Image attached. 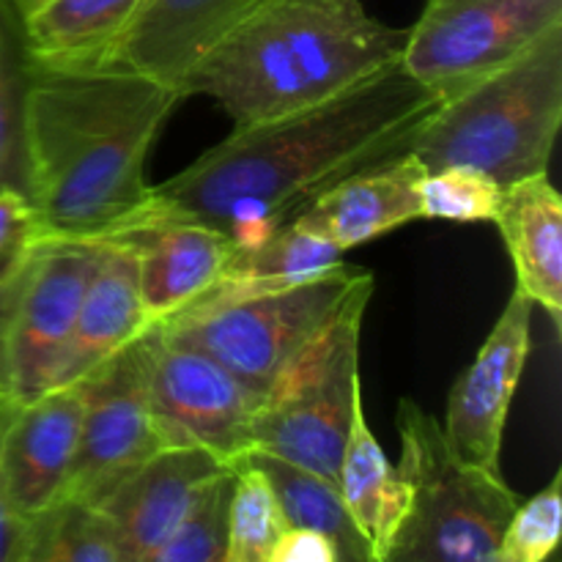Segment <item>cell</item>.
Instances as JSON below:
<instances>
[{
    "instance_id": "6da1fadb",
    "label": "cell",
    "mask_w": 562,
    "mask_h": 562,
    "mask_svg": "<svg viewBox=\"0 0 562 562\" xmlns=\"http://www.w3.org/2000/svg\"><path fill=\"white\" fill-rule=\"evenodd\" d=\"M437 104V93L398 64L327 102L234 126L181 173L151 187V203L250 250L340 179L406 151Z\"/></svg>"
},
{
    "instance_id": "7a4b0ae2",
    "label": "cell",
    "mask_w": 562,
    "mask_h": 562,
    "mask_svg": "<svg viewBox=\"0 0 562 562\" xmlns=\"http://www.w3.org/2000/svg\"><path fill=\"white\" fill-rule=\"evenodd\" d=\"M181 99L121 66H31L22 151L42 239L102 241L148 206L146 159Z\"/></svg>"
},
{
    "instance_id": "3957f363",
    "label": "cell",
    "mask_w": 562,
    "mask_h": 562,
    "mask_svg": "<svg viewBox=\"0 0 562 562\" xmlns=\"http://www.w3.org/2000/svg\"><path fill=\"white\" fill-rule=\"evenodd\" d=\"M404 27L362 0H267L184 77L181 93L212 97L234 126L327 102L401 64Z\"/></svg>"
},
{
    "instance_id": "277c9868",
    "label": "cell",
    "mask_w": 562,
    "mask_h": 562,
    "mask_svg": "<svg viewBox=\"0 0 562 562\" xmlns=\"http://www.w3.org/2000/svg\"><path fill=\"white\" fill-rule=\"evenodd\" d=\"M562 124V25L445 99L409 143L426 170H481L499 187L547 173Z\"/></svg>"
},
{
    "instance_id": "5b68a950",
    "label": "cell",
    "mask_w": 562,
    "mask_h": 562,
    "mask_svg": "<svg viewBox=\"0 0 562 562\" xmlns=\"http://www.w3.org/2000/svg\"><path fill=\"white\" fill-rule=\"evenodd\" d=\"M398 437L409 510L382 562H497L499 538L519 505L503 472L461 461L442 423L409 398L398 404Z\"/></svg>"
},
{
    "instance_id": "8992f818",
    "label": "cell",
    "mask_w": 562,
    "mask_h": 562,
    "mask_svg": "<svg viewBox=\"0 0 562 562\" xmlns=\"http://www.w3.org/2000/svg\"><path fill=\"white\" fill-rule=\"evenodd\" d=\"M368 280H373L368 269L344 261L322 278L278 294L201 300L159 327L217 360L263 404Z\"/></svg>"
},
{
    "instance_id": "52a82bcc",
    "label": "cell",
    "mask_w": 562,
    "mask_h": 562,
    "mask_svg": "<svg viewBox=\"0 0 562 562\" xmlns=\"http://www.w3.org/2000/svg\"><path fill=\"white\" fill-rule=\"evenodd\" d=\"M371 294L368 280L267 395L252 426V453L274 456L338 486L351 417L362 404L360 335Z\"/></svg>"
},
{
    "instance_id": "ba28073f",
    "label": "cell",
    "mask_w": 562,
    "mask_h": 562,
    "mask_svg": "<svg viewBox=\"0 0 562 562\" xmlns=\"http://www.w3.org/2000/svg\"><path fill=\"white\" fill-rule=\"evenodd\" d=\"M102 241L42 239L16 274L0 333V415L55 387Z\"/></svg>"
},
{
    "instance_id": "9c48e42d",
    "label": "cell",
    "mask_w": 562,
    "mask_h": 562,
    "mask_svg": "<svg viewBox=\"0 0 562 562\" xmlns=\"http://www.w3.org/2000/svg\"><path fill=\"white\" fill-rule=\"evenodd\" d=\"M562 25V0H426L406 31L401 66L439 102L541 42Z\"/></svg>"
},
{
    "instance_id": "30bf717a",
    "label": "cell",
    "mask_w": 562,
    "mask_h": 562,
    "mask_svg": "<svg viewBox=\"0 0 562 562\" xmlns=\"http://www.w3.org/2000/svg\"><path fill=\"white\" fill-rule=\"evenodd\" d=\"M148 401L170 448H203L234 470L252 453L261 398L159 324L137 338Z\"/></svg>"
},
{
    "instance_id": "8fae6325",
    "label": "cell",
    "mask_w": 562,
    "mask_h": 562,
    "mask_svg": "<svg viewBox=\"0 0 562 562\" xmlns=\"http://www.w3.org/2000/svg\"><path fill=\"white\" fill-rule=\"evenodd\" d=\"M88 398L64 499L99 505L121 481L170 448L148 401L137 340L86 376Z\"/></svg>"
},
{
    "instance_id": "7c38bea8",
    "label": "cell",
    "mask_w": 562,
    "mask_h": 562,
    "mask_svg": "<svg viewBox=\"0 0 562 562\" xmlns=\"http://www.w3.org/2000/svg\"><path fill=\"white\" fill-rule=\"evenodd\" d=\"M102 241H121L135 250L140 302L151 327L217 289L236 252L234 241L217 228L151 201Z\"/></svg>"
},
{
    "instance_id": "4fadbf2b",
    "label": "cell",
    "mask_w": 562,
    "mask_h": 562,
    "mask_svg": "<svg viewBox=\"0 0 562 562\" xmlns=\"http://www.w3.org/2000/svg\"><path fill=\"white\" fill-rule=\"evenodd\" d=\"M532 302L514 291L472 366L453 382L442 434L467 464L499 472L505 420L530 355Z\"/></svg>"
},
{
    "instance_id": "5bb4252c",
    "label": "cell",
    "mask_w": 562,
    "mask_h": 562,
    "mask_svg": "<svg viewBox=\"0 0 562 562\" xmlns=\"http://www.w3.org/2000/svg\"><path fill=\"white\" fill-rule=\"evenodd\" d=\"M86 379L0 415V492L31 521L64 499L86 412Z\"/></svg>"
},
{
    "instance_id": "9a60e30c",
    "label": "cell",
    "mask_w": 562,
    "mask_h": 562,
    "mask_svg": "<svg viewBox=\"0 0 562 562\" xmlns=\"http://www.w3.org/2000/svg\"><path fill=\"white\" fill-rule=\"evenodd\" d=\"M261 3L267 0H140L97 64L140 71L181 93V82L203 55Z\"/></svg>"
},
{
    "instance_id": "2e32d148",
    "label": "cell",
    "mask_w": 562,
    "mask_h": 562,
    "mask_svg": "<svg viewBox=\"0 0 562 562\" xmlns=\"http://www.w3.org/2000/svg\"><path fill=\"white\" fill-rule=\"evenodd\" d=\"M231 470L203 448H173L121 481L93 508L104 516L115 560L148 562L181 525L209 481Z\"/></svg>"
},
{
    "instance_id": "e0dca14e",
    "label": "cell",
    "mask_w": 562,
    "mask_h": 562,
    "mask_svg": "<svg viewBox=\"0 0 562 562\" xmlns=\"http://www.w3.org/2000/svg\"><path fill=\"white\" fill-rule=\"evenodd\" d=\"M148 327L151 324L140 302L135 250L121 241H102V256L58 362L55 387H66L91 376L110 357L140 338Z\"/></svg>"
},
{
    "instance_id": "ac0fdd59",
    "label": "cell",
    "mask_w": 562,
    "mask_h": 562,
    "mask_svg": "<svg viewBox=\"0 0 562 562\" xmlns=\"http://www.w3.org/2000/svg\"><path fill=\"white\" fill-rule=\"evenodd\" d=\"M426 173L420 159L406 148L340 179L307 209V214L346 252L423 220L420 184Z\"/></svg>"
},
{
    "instance_id": "d6986e66",
    "label": "cell",
    "mask_w": 562,
    "mask_h": 562,
    "mask_svg": "<svg viewBox=\"0 0 562 562\" xmlns=\"http://www.w3.org/2000/svg\"><path fill=\"white\" fill-rule=\"evenodd\" d=\"M494 225L516 272V291L562 324V198L547 173L505 187Z\"/></svg>"
},
{
    "instance_id": "ffe728a7",
    "label": "cell",
    "mask_w": 562,
    "mask_h": 562,
    "mask_svg": "<svg viewBox=\"0 0 562 562\" xmlns=\"http://www.w3.org/2000/svg\"><path fill=\"white\" fill-rule=\"evenodd\" d=\"M338 263H344V250L305 212L280 225L261 245L236 250L217 289L209 291L203 300L225 302L278 294L322 278Z\"/></svg>"
},
{
    "instance_id": "44dd1931",
    "label": "cell",
    "mask_w": 562,
    "mask_h": 562,
    "mask_svg": "<svg viewBox=\"0 0 562 562\" xmlns=\"http://www.w3.org/2000/svg\"><path fill=\"white\" fill-rule=\"evenodd\" d=\"M338 492L357 530L371 543L382 562L409 510V483L398 464H390L382 445L368 426L366 406H357L351 417L349 439L338 470Z\"/></svg>"
},
{
    "instance_id": "7402d4cb",
    "label": "cell",
    "mask_w": 562,
    "mask_h": 562,
    "mask_svg": "<svg viewBox=\"0 0 562 562\" xmlns=\"http://www.w3.org/2000/svg\"><path fill=\"white\" fill-rule=\"evenodd\" d=\"M140 0H47L22 16L31 66H91L121 36Z\"/></svg>"
},
{
    "instance_id": "603a6c76",
    "label": "cell",
    "mask_w": 562,
    "mask_h": 562,
    "mask_svg": "<svg viewBox=\"0 0 562 562\" xmlns=\"http://www.w3.org/2000/svg\"><path fill=\"white\" fill-rule=\"evenodd\" d=\"M247 461L261 470V475L269 481L280 510H283L285 525L322 532L335 547L338 562H379L371 543L357 530L335 483L294 464H285L274 456L250 453Z\"/></svg>"
},
{
    "instance_id": "cb8c5ba5",
    "label": "cell",
    "mask_w": 562,
    "mask_h": 562,
    "mask_svg": "<svg viewBox=\"0 0 562 562\" xmlns=\"http://www.w3.org/2000/svg\"><path fill=\"white\" fill-rule=\"evenodd\" d=\"M22 562H119L104 516L93 505L60 499L27 521Z\"/></svg>"
},
{
    "instance_id": "d4e9b609",
    "label": "cell",
    "mask_w": 562,
    "mask_h": 562,
    "mask_svg": "<svg viewBox=\"0 0 562 562\" xmlns=\"http://www.w3.org/2000/svg\"><path fill=\"white\" fill-rule=\"evenodd\" d=\"M27 80H31V58L22 33V14L11 0H0V187H14L22 192H25L22 104H25Z\"/></svg>"
},
{
    "instance_id": "484cf974",
    "label": "cell",
    "mask_w": 562,
    "mask_h": 562,
    "mask_svg": "<svg viewBox=\"0 0 562 562\" xmlns=\"http://www.w3.org/2000/svg\"><path fill=\"white\" fill-rule=\"evenodd\" d=\"M285 527L278 497L261 470L247 459L236 464L223 562H267Z\"/></svg>"
},
{
    "instance_id": "4316f807",
    "label": "cell",
    "mask_w": 562,
    "mask_h": 562,
    "mask_svg": "<svg viewBox=\"0 0 562 562\" xmlns=\"http://www.w3.org/2000/svg\"><path fill=\"white\" fill-rule=\"evenodd\" d=\"M231 494L234 470H225L206 483L190 514L165 538L148 562H223Z\"/></svg>"
},
{
    "instance_id": "83f0119b",
    "label": "cell",
    "mask_w": 562,
    "mask_h": 562,
    "mask_svg": "<svg viewBox=\"0 0 562 562\" xmlns=\"http://www.w3.org/2000/svg\"><path fill=\"white\" fill-rule=\"evenodd\" d=\"M503 192V187L481 170H428L420 184V214L423 220L450 223H494Z\"/></svg>"
},
{
    "instance_id": "f1b7e54d",
    "label": "cell",
    "mask_w": 562,
    "mask_h": 562,
    "mask_svg": "<svg viewBox=\"0 0 562 562\" xmlns=\"http://www.w3.org/2000/svg\"><path fill=\"white\" fill-rule=\"evenodd\" d=\"M562 472L549 486L516 505L499 538L497 562H552L558 558L562 530Z\"/></svg>"
},
{
    "instance_id": "f546056e",
    "label": "cell",
    "mask_w": 562,
    "mask_h": 562,
    "mask_svg": "<svg viewBox=\"0 0 562 562\" xmlns=\"http://www.w3.org/2000/svg\"><path fill=\"white\" fill-rule=\"evenodd\" d=\"M42 241L31 198L14 187H0V283L16 278Z\"/></svg>"
},
{
    "instance_id": "4dcf8cb0",
    "label": "cell",
    "mask_w": 562,
    "mask_h": 562,
    "mask_svg": "<svg viewBox=\"0 0 562 562\" xmlns=\"http://www.w3.org/2000/svg\"><path fill=\"white\" fill-rule=\"evenodd\" d=\"M267 562H338V554L322 532L305 530V527H285L274 541Z\"/></svg>"
},
{
    "instance_id": "1f68e13d",
    "label": "cell",
    "mask_w": 562,
    "mask_h": 562,
    "mask_svg": "<svg viewBox=\"0 0 562 562\" xmlns=\"http://www.w3.org/2000/svg\"><path fill=\"white\" fill-rule=\"evenodd\" d=\"M27 543V521L5 505L0 492V562H22Z\"/></svg>"
},
{
    "instance_id": "d6a6232c",
    "label": "cell",
    "mask_w": 562,
    "mask_h": 562,
    "mask_svg": "<svg viewBox=\"0 0 562 562\" xmlns=\"http://www.w3.org/2000/svg\"><path fill=\"white\" fill-rule=\"evenodd\" d=\"M14 283H16V278H11V280H5V283H0V333H3L5 307H9V300H11V291H14Z\"/></svg>"
},
{
    "instance_id": "836d02e7",
    "label": "cell",
    "mask_w": 562,
    "mask_h": 562,
    "mask_svg": "<svg viewBox=\"0 0 562 562\" xmlns=\"http://www.w3.org/2000/svg\"><path fill=\"white\" fill-rule=\"evenodd\" d=\"M11 3H14V5H16V11H20V14L25 16L27 11L38 9V5H42V3H47V0H11Z\"/></svg>"
}]
</instances>
